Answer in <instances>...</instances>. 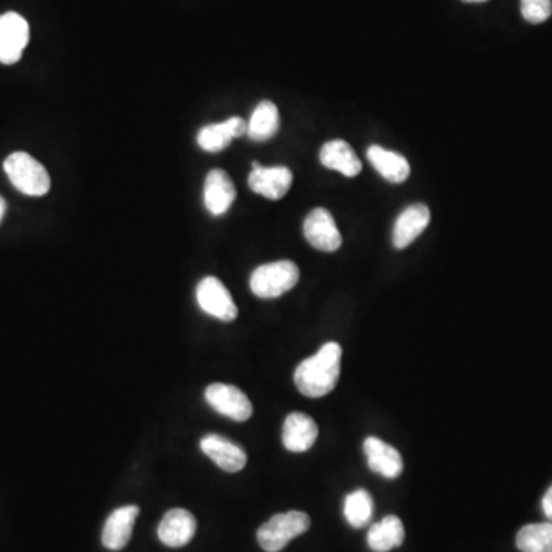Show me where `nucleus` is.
Returning a JSON list of instances; mask_svg holds the SVG:
<instances>
[{
	"instance_id": "obj_23",
	"label": "nucleus",
	"mask_w": 552,
	"mask_h": 552,
	"mask_svg": "<svg viewBox=\"0 0 552 552\" xmlns=\"http://www.w3.org/2000/svg\"><path fill=\"white\" fill-rule=\"evenodd\" d=\"M344 516L353 528H364L373 516V499L365 490H356L345 497Z\"/></svg>"
},
{
	"instance_id": "obj_21",
	"label": "nucleus",
	"mask_w": 552,
	"mask_h": 552,
	"mask_svg": "<svg viewBox=\"0 0 552 552\" xmlns=\"http://www.w3.org/2000/svg\"><path fill=\"white\" fill-rule=\"evenodd\" d=\"M280 129V112L275 103L264 100L253 109L247 122V137L253 142H267Z\"/></svg>"
},
{
	"instance_id": "obj_27",
	"label": "nucleus",
	"mask_w": 552,
	"mask_h": 552,
	"mask_svg": "<svg viewBox=\"0 0 552 552\" xmlns=\"http://www.w3.org/2000/svg\"><path fill=\"white\" fill-rule=\"evenodd\" d=\"M464 2H470V4H479V2H487V0H464Z\"/></svg>"
},
{
	"instance_id": "obj_12",
	"label": "nucleus",
	"mask_w": 552,
	"mask_h": 552,
	"mask_svg": "<svg viewBox=\"0 0 552 552\" xmlns=\"http://www.w3.org/2000/svg\"><path fill=\"white\" fill-rule=\"evenodd\" d=\"M195 533H197V520L183 508L168 511L157 529L158 539L171 548L188 545L194 539Z\"/></svg>"
},
{
	"instance_id": "obj_14",
	"label": "nucleus",
	"mask_w": 552,
	"mask_h": 552,
	"mask_svg": "<svg viewBox=\"0 0 552 552\" xmlns=\"http://www.w3.org/2000/svg\"><path fill=\"white\" fill-rule=\"evenodd\" d=\"M431 212L425 204H411L401 212L395 227H393V246L396 249H405L416 238L421 237L422 232L430 224Z\"/></svg>"
},
{
	"instance_id": "obj_2",
	"label": "nucleus",
	"mask_w": 552,
	"mask_h": 552,
	"mask_svg": "<svg viewBox=\"0 0 552 552\" xmlns=\"http://www.w3.org/2000/svg\"><path fill=\"white\" fill-rule=\"evenodd\" d=\"M5 174L17 191L28 197H43L51 189V178L45 166L27 152H14L4 163Z\"/></svg>"
},
{
	"instance_id": "obj_10",
	"label": "nucleus",
	"mask_w": 552,
	"mask_h": 552,
	"mask_svg": "<svg viewBox=\"0 0 552 552\" xmlns=\"http://www.w3.org/2000/svg\"><path fill=\"white\" fill-rule=\"evenodd\" d=\"M200 448L209 459L214 460L215 464L227 473H238L246 467V451L220 434H206L200 441Z\"/></svg>"
},
{
	"instance_id": "obj_9",
	"label": "nucleus",
	"mask_w": 552,
	"mask_h": 552,
	"mask_svg": "<svg viewBox=\"0 0 552 552\" xmlns=\"http://www.w3.org/2000/svg\"><path fill=\"white\" fill-rule=\"evenodd\" d=\"M292 171L286 166L264 168L258 161H253L249 175V188L255 194L263 195L269 200H281L292 188Z\"/></svg>"
},
{
	"instance_id": "obj_4",
	"label": "nucleus",
	"mask_w": 552,
	"mask_h": 552,
	"mask_svg": "<svg viewBox=\"0 0 552 552\" xmlns=\"http://www.w3.org/2000/svg\"><path fill=\"white\" fill-rule=\"evenodd\" d=\"M298 280L299 269L293 261H275L253 270L250 276V290L258 298H278L292 290L298 284Z\"/></svg>"
},
{
	"instance_id": "obj_18",
	"label": "nucleus",
	"mask_w": 552,
	"mask_h": 552,
	"mask_svg": "<svg viewBox=\"0 0 552 552\" xmlns=\"http://www.w3.org/2000/svg\"><path fill=\"white\" fill-rule=\"evenodd\" d=\"M322 166L332 171L341 172L344 177H356L361 174L362 163L352 146L344 140H332L322 146L319 152Z\"/></svg>"
},
{
	"instance_id": "obj_15",
	"label": "nucleus",
	"mask_w": 552,
	"mask_h": 552,
	"mask_svg": "<svg viewBox=\"0 0 552 552\" xmlns=\"http://www.w3.org/2000/svg\"><path fill=\"white\" fill-rule=\"evenodd\" d=\"M247 134V123L241 117H230L226 122L214 123L200 129L197 143L203 151L221 152L234 142L235 138Z\"/></svg>"
},
{
	"instance_id": "obj_26",
	"label": "nucleus",
	"mask_w": 552,
	"mask_h": 552,
	"mask_svg": "<svg viewBox=\"0 0 552 552\" xmlns=\"http://www.w3.org/2000/svg\"><path fill=\"white\" fill-rule=\"evenodd\" d=\"M5 211H7V203H5L4 198L0 197V221L4 218Z\"/></svg>"
},
{
	"instance_id": "obj_6",
	"label": "nucleus",
	"mask_w": 552,
	"mask_h": 552,
	"mask_svg": "<svg viewBox=\"0 0 552 552\" xmlns=\"http://www.w3.org/2000/svg\"><path fill=\"white\" fill-rule=\"evenodd\" d=\"M30 42V25L17 13L0 16V63L14 65L19 62Z\"/></svg>"
},
{
	"instance_id": "obj_24",
	"label": "nucleus",
	"mask_w": 552,
	"mask_h": 552,
	"mask_svg": "<svg viewBox=\"0 0 552 552\" xmlns=\"http://www.w3.org/2000/svg\"><path fill=\"white\" fill-rule=\"evenodd\" d=\"M522 16L529 23H543L551 17L552 0H520Z\"/></svg>"
},
{
	"instance_id": "obj_17",
	"label": "nucleus",
	"mask_w": 552,
	"mask_h": 552,
	"mask_svg": "<svg viewBox=\"0 0 552 552\" xmlns=\"http://www.w3.org/2000/svg\"><path fill=\"white\" fill-rule=\"evenodd\" d=\"M318 439V425L309 414L290 413L284 422L283 444L290 453L309 451Z\"/></svg>"
},
{
	"instance_id": "obj_25",
	"label": "nucleus",
	"mask_w": 552,
	"mask_h": 552,
	"mask_svg": "<svg viewBox=\"0 0 552 552\" xmlns=\"http://www.w3.org/2000/svg\"><path fill=\"white\" fill-rule=\"evenodd\" d=\"M542 508L546 519L552 522V487H549V490L546 491L545 496H543Z\"/></svg>"
},
{
	"instance_id": "obj_20",
	"label": "nucleus",
	"mask_w": 552,
	"mask_h": 552,
	"mask_svg": "<svg viewBox=\"0 0 552 552\" xmlns=\"http://www.w3.org/2000/svg\"><path fill=\"white\" fill-rule=\"evenodd\" d=\"M404 540L405 528L401 519L396 516H387L368 529V548L373 552H388L399 548Z\"/></svg>"
},
{
	"instance_id": "obj_8",
	"label": "nucleus",
	"mask_w": 552,
	"mask_h": 552,
	"mask_svg": "<svg viewBox=\"0 0 552 552\" xmlns=\"http://www.w3.org/2000/svg\"><path fill=\"white\" fill-rule=\"evenodd\" d=\"M304 237L321 252H336L342 244L335 218L324 207H316L307 215L304 221Z\"/></svg>"
},
{
	"instance_id": "obj_3",
	"label": "nucleus",
	"mask_w": 552,
	"mask_h": 552,
	"mask_svg": "<svg viewBox=\"0 0 552 552\" xmlns=\"http://www.w3.org/2000/svg\"><path fill=\"white\" fill-rule=\"evenodd\" d=\"M309 528L310 517L303 511L276 514L258 529V543L266 552H280L290 540L307 533Z\"/></svg>"
},
{
	"instance_id": "obj_19",
	"label": "nucleus",
	"mask_w": 552,
	"mask_h": 552,
	"mask_svg": "<svg viewBox=\"0 0 552 552\" xmlns=\"http://www.w3.org/2000/svg\"><path fill=\"white\" fill-rule=\"evenodd\" d=\"M367 157L378 174L390 183H404L410 177V163L398 152L373 145L368 148Z\"/></svg>"
},
{
	"instance_id": "obj_22",
	"label": "nucleus",
	"mask_w": 552,
	"mask_h": 552,
	"mask_svg": "<svg viewBox=\"0 0 552 552\" xmlns=\"http://www.w3.org/2000/svg\"><path fill=\"white\" fill-rule=\"evenodd\" d=\"M516 543L522 552H552V522L523 526Z\"/></svg>"
},
{
	"instance_id": "obj_7",
	"label": "nucleus",
	"mask_w": 552,
	"mask_h": 552,
	"mask_svg": "<svg viewBox=\"0 0 552 552\" xmlns=\"http://www.w3.org/2000/svg\"><path fill=\"white\" fill-rule=\"evenodd\" d=\"M197 301L201 310L220 321L237 319L238 309L227 287L215 276H206L197 286Z\"/></svg>"
},
{
	"instance_id": "obj_5",
	"label": "nucleus",
	"mask_w": 552,
	"mask_h": 552,
	"mask_svg": "<svg viewBox=\"0 0 552 552\" xmlns=\"http://www.w3.org/2000/svg\"><path fill=\"white\" fill-rule=\"evenodd\" d=\"M207 404L211 405L217 413L223 414L232 421L244 422L252 416V402L247 398L246 393L235 385L215 384L206 388Z\"/></svg>"
},
{
	"instance_id": "obj_16",
	"label": "nucleus",
	"mask_w": 552,
	"mask_h": 552,
	"mask_svg": "<svg viewBox=\"0 0 552 552\" xmlns=\"http://www.w3.org/2000/svg\"><path fill=\"white\" fill-rule=\"evenodd\" d=\"M138 514H140V508L135 505L123 506V508L115 510L106 519L105 526H103V545L111 551H120L125 548L131 540L132 529H134Z\"/></svg>"
},
{
	"instance_id": "obj_11",
	"label": "nucleus",
	"mask_w": 552,
	"mask_h": 552,
	"mask_svg": "<svg viewBox=\"0 0 552 552\" xmlns=\"http://www.w3.org/2000/svg\"><path fill=\"white\" fill-rule=\"evenodd\" d=\"M237 198L234 181L223 169H212L204 181V206L214 217L226 214Z\"/></svg>"
},
{
	"instance_id": "obj_13",
	"label": "nucleus",
	"mask_w": 552,
	"mask_h": 552,
	"mask_svg": "<svg viewBox=\"0 0 552 552\" xmlns=\"http://www.w3.org/2000/svg\"><path fill=\"white\" fill-rule=\"evenodd\" d=\"M365 459L368 467L385 479H396L404 470L401 454L395 447L385 444L378 437H367L364 442Z\"/></svg>"
},
{
	"instance_id": "obj_1",
	"label": "nucleus",
	"mask_w": 552,
	"mask_h": 552,
	"mask_svg": "<svg viewBox=\"0 0 552 552\" xmlns=\"http://www.w3.org/2000/svg\"><path fill=\"white\" fill-rule=\"evenodd\" d=\"M342 349L338 342H327L316 355L304 359L295 372V384L307 398H322L335 390L341 375Z\"/></svg>"
}]
</instances>
